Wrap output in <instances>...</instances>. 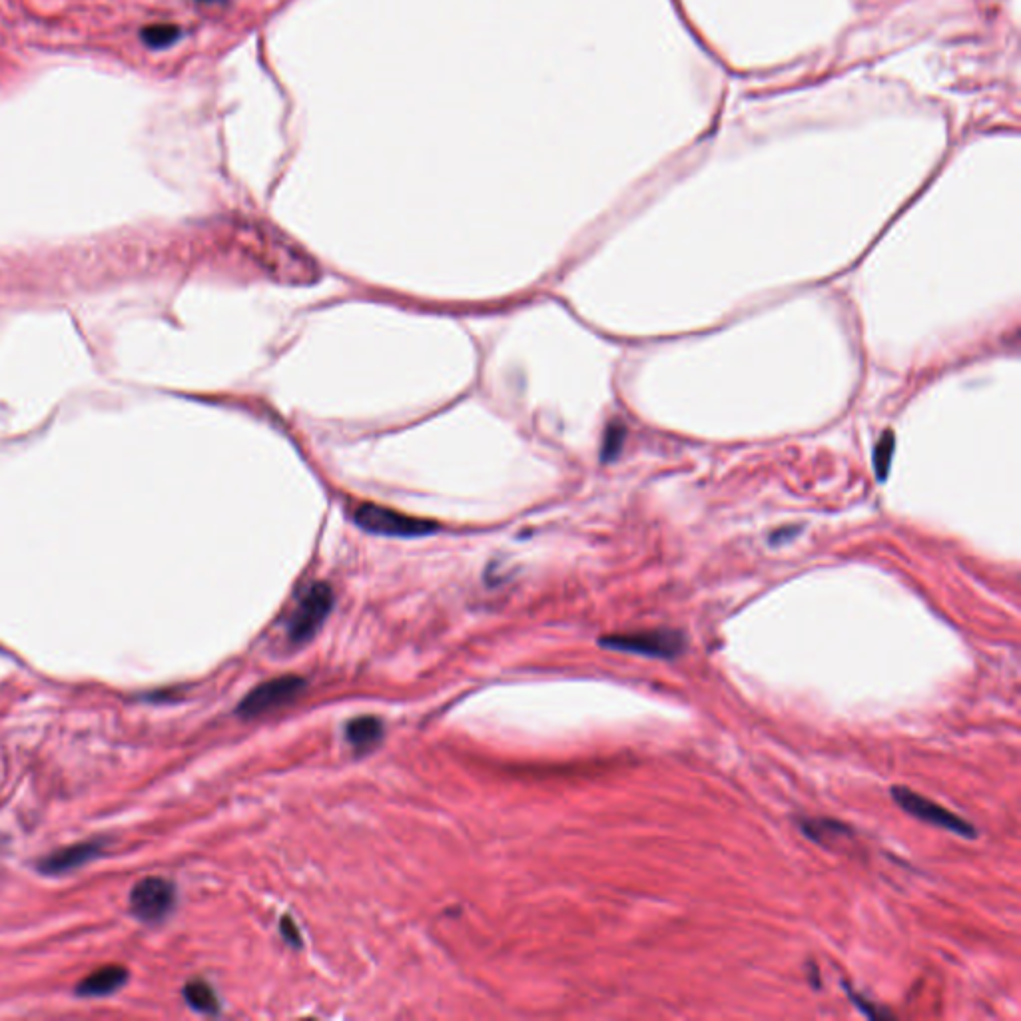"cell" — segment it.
<instances>
[{
  "mask_svg": "<svg viewBox=\"0 0 1021 1021\" xmlns=\"http://www.w3.org/2000/svg\"><path fill=\"white\" fill-rule=\"evenodd\" d=\"M599 645L609 651L631 653L651 659H677L686 649V635L675 629H651L639 633H623V635H607L601 637Z\"/></svg>",
  "mask_w": 1021,
  "mask_h": 1021,
  "instance_id": "6da1fadb",
  "label": "cell"
},
{
  "mask_svg": "<svg viewBox=\"0 0 1021 1021\" xmlns=\"http://www.w3.org/2000/svg\"><path fill=\"white\" fill-rule=\"evenodd\" d=\"M355 523L369 533L383 537H421L437 529L435 523L397 513L375 503H363L355 509Z\"/></svg>",
  "mask_w": 1021,
  "mask_h": 1021,
  "instance_id": "7a4b0ae2",
  "label": "cell"
},
{
  "mask_svg": "<svg viewBox=\"0 0 1021 1021\" xmlns=\"http://www.w3.org/2000/svg\"><path fill=\"white\" fill-rule=\"evenodd\" d=\"M894 802L904 810L908 812L910 816L926 822V824H932L936 828H942V830H948V832H954L958 836H964V838H976L978 832L976 828L960 818L958 814L950 812L948 808L936 804L934 800L910 790V788H904V786H894L890 790Z\"/></svg>",
  "mask_w": 1021,
  "mask_h": 1021,
  "instance_id": "3957f363",
  "label": "cell"
},
{
  "mask_svg": "<svg viewBox=\"0 0 1021 1021\" xmlns=\"http://www.w3.org/2000/svg\"><path fill=\"white\" fill-rule=\"evenodd\" d=\"M332 607H334L332 587L326 583L312 585L306 591V595L300 599V603L290 619V625H288L290 639L294 643L310 641L320 631L324 621L328 619Z\"/></svg>",
  "mask_w": 1021,
  "mask_h": 1021,
  "instance_id": "277c9868",
  "label": "cell"
},
{
  "mask_svg": "<svg viewBox=\"0 0 1021 1021\" xmlns=\"http://www.w3.org/2000/svg\"><path fill=\"white\" fill-rule=\"evenodd\" d=\"M306 688V681L296 675L278 677L272 681L264 682L256 686L238 706V714L244 718H256L260 714L272 712L274 708H280L284 704H290L296 700Z\"/></svg>",
  "mask_w": 1021,
  "mask_h": 1021,
  "instance_id": "5b68a950",
  "label": "cell"
},
{
  "mask_svg": "<svg viewBox=\"0 0 1021 1021\" xmlns=\"http://www.w3.org/2000/svg\"><path fill=\"white\" fill-rule=\"evenodd\" d=\"M174 904H176L174 884L164 878H146L138 882L130 894L132 914L146 924L162 922L172 912Z\"/></svg>",
  "mask_w": 1021,
  "mask_h": 1021,
  "instance_id": "8992f818",
  "label": "cell"
},
{
  "mask_svg": "<svg viewBox=\"0 0 1021 1021\" xmlns=\"http://www.w3.org/2000/svg\"><path fill=\"white\" fill-rule=\"evenodd\" d=\"M800 832L822 848H832L838 840L850 838L852 828L834 818H800Z\"/></svg>",
  "mask_w": 1021,
  "mask_h": 1021,
  "instance_id": "52a82bcc",
  "label": "cell"
},
{
  "mask_svg": "<svg viewBox=\"0 0 1021 1021\" xmlns=\"http://www.w3.org/2000/svg\"><path fill=\"white\" fill-rule=\"evenodd\" d=\"M128 980V972L120 966H106V968H100L96 972H92L88 978H84L78 988H76V994L78 996H86V998H100V996H108L112 992H116L118 988H122Z\"/></svg>",
  "mask_w": 1021,
  "mask_h": 1021,
  "instance_id": "ba28073f",
  "label": "cell"
},
{
  "mask_svg": "<svg viewBox=\"0 0 1021 1021\" xmlns=\"http://www.w3.org/2000/svg\"><path fill=\"white\" fill-rule=\"evenodd\" d=\"M100 848L102 846L98 842H84V844H76V846L66 848V850H58L52 856L42 860L40 870L46 872V874L68 872V870H72V868H76L80 864H86L90 858H94L100 852Z\"/></svg>",
  "mask_w": 1021,
  "mask_h": 1021,
  "instance_id": "9c48e42d",
  "label": "cell"
},
{
  "mask_svg": "<svg viewBox=\"0 0 1021 1021\" xmlns=\"http://www.w3.org/2000/svg\"><path fill=\"white\" fill-rule=\"evenodd\" d=\"M383 734H385V728L377 716H361V718L351 720L345 726L347 742L359 752H367V750L375 748L381 742Z\"/></svg>",
  "mask_w": 1021,
  "mask_h": 1021,
  "instance_id": "30bf717a",
  "label": "cell"
},
{
  "mask_svg": "<svg viewBox=\"0 0 1021 1021\" xmlns=\"http://www.w3.org/2000/svg\"><path fill=\"white\" fill-rule=\"evenodd\" d=\"M180 38H182V28L178 24H170V22L148 24L140 30V40L152 50L168 48V46L176 44Z\"/></svg>",
  "mask_w": 1021,
  "mask_h": 1021,
  "instance_id": "8fae6325",
  "label": "cell"
},
{
  "mask_svg": "<svg viewBox=\"0 0 1021 1021\" xmlns=\"http://www.w3.org/2000/svg\"><path fill=\"white\" fill-rule=\"evenodd\" d=\"M184 998L188 1002L190 1008H194L196 1012L200 1014H218L220 1012V1002H218V996L214 994V990L202 982V980H194L190 984H186L184 988Z\"/></svg>",
  "mask_w": 1021,
  "mask_h": 1021,
  "instance_id": "7c38bea8",
  "label": "cell"
},
{
  "mask_svg": "<svg viewBox=\"0 0 1021 1021\" xmlns=\"http://www.w3.org/2000/svg\"><path fill=\"white\" fill-rule=\"evenodd\" d=\"M894 447H896V437H894V433L886 431L874 449V469H876V475L880 481H884L890 471Z\"/></svg>",
  "mask_w": 1021,
  "mask_h": 1021,
  "instance_id": "4fadbf2b",
  "label": "cell"
},
{
  "mask_svg": "<svg viewBox=\"0 0 1021 1021\" xmlns=\"http://www.w3.org/2000/svg\"><path fill=\"white\" fill-rule=\"evenodd\" d=\"M625 435H627V429L623 423L615 421L609 425V429L605 433V441H603V451H601L603 461H613L619 455V451L625 443Z\"/></svg>",
  "mask_w": 1021,
  "mask_h": 1021,
  "instance_id": "5bb4252c",
  "label": "cell"
},
{
  "mask_svg": "<svg viewBox=\"0 0 1021 1021\" xmlns=\"http://www.w3.org/2000/svg\"><path fill=\"white\" fill-rule=\"evenodd\" d=\"M282 936H284V938H286L292 946H296V948H300V946H302V936H300V932H298L296 924H294L290 918H284V920H282Z\"/></svg>",
  "mask_w": 1021,
  "mask_h": 1021,
  "instance_id": "9a60e30c",
  "label": "cell"
},
{
  "mask_svg": "<svg viewBox=\"0 0 1021 1021\" xmlns=\"http://www.w3.org/2000/svg\"><path fill=\"white\" fill-rule=\"evenodd\" d=\"M846 990H848V996H850V1000H852L854 1004H858V1008H860V1010H862V1012H864V1014H866L868 1018H880V1016H882L878 1008H874V1006H872L870 1002H866L864 998H860L858 994H854V992H852V988H846Z\"/></svg>",
  "mask_w": 1021,
  "mask_h": 1021,
  "instance_id": "2e32d148",
  "label": "cell"
},
{
  "mask_svg": "<svg viewBox=\"0 0 1021 1021\" xmlns=\"http://www.w3.org/2000/svg\"><path fill=\"white\" fill-rule=\"evenodd\" d=\"M796 533H798V529H796V527H792V529H788V531H786V529H784V531H778V533H774V537H772V543H780V541H786V539L794 537Z\"/></svg>",
  "mask_w": 1021,
  "mask_h": 1021,
  "instance_id": "e0dca14e",
  "label": "cell"
},
{
  "mask_svg": "<svg viewBox=\"0 0 1021 1021\" xmlns=\"http://www.w3.org/2000/svg\"><path fill=\"white\" fill-rule=\"evenodd\" d=\"M198 4H218V2H226V0H196Z\"/></svg>",
  "mask_w": 1021,
  "mask_h": 1021,
  "instance_id": "ac0fdd59",
  "label": "cell"
}]
</instances>
